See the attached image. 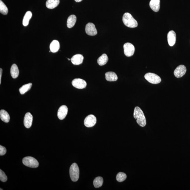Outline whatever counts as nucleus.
<instances>
[{
	"label": "nucleus",
	"mask_w": 190,
	"mask_h": 190,
	"mask_svg": "<svg viewBox=\"0 0 190 190\" xmlns=\"http://www.w3.org/2000/svg\"><path fill=\"white\" fill-rule=\"evenodd\" d=\"M1 190H3V189H2L1 188Z\"/></svg>",
	"instance_id": "33"
},
{
	"label": "nucleus",
	"mask_w": 190,
	"mask_h": 190,
	"mask_svg": "<svg viewBox=\"0 0 190 190\" xmlns=\"http://www.w3.org/2000/svg\"><path fill=\"white\" fill-rule=\"evenodd\" d=\"M134 118L136 119L138 124L140 126L144 127L147 124L146 117L143 112L139 107H135L133 113Z\"/></svg>",
	"instance_id": "1"
},
{
	"label": "nucleus",
	"mask_w": 190,
	"mask_h": 190,
	"mask_svg": "<svg viewBox=\"0 0 190 190\" xmlns=\"http://www.w3.org/2000/svg\"><path fill=\"white\" fill-rule=\"evenodd\" d=\"M6 153V149L5 147L0 146V155L3 156L5 155Z\"/></svg>",
	"instance_id": "29"
},
{
	"label": "nucleus",
	"mask_w": 190,
	"mask_h": 190,
	"mask_svg": "<svg viewBox=\"0 0 190 190\" xmlns=\"http://www.w3.org/2000/svg\"><path fill=\"white\" fill-rule=\"evenodd\" d=\"M0 117L3 122L8 123L10 121V116L7 112L4 109H2L0 111Z\"/></svg>",
	"instance_id": "20"
},
{
	"label": "nucleus",
	"mask_w": 190,
	"mask_h": 190,
	"mask_svg": "<svg viewBox=\"0 0 190 190\" xmlns=\"http://www.w3.org/2000/svg\"><path fill=\"white\" fill-rule=\"evenodd\" d=\"M32 16V13L30 11H28L26 13L23 20V24L24 26H28L29 21Z\"/></svg>",
	"instance_id": "23"
},
{
	"label": "nucleus",
	"mask_w": 190,
	"mask_h": 190,
	"mask_svg": "<svg viewBox=\"0 0 190 190\" xmlns=\"http://www.w3.org/2000/svg\"><path fill=\"white\" fill-rule=\"evenodd\" d=\"M60 0H47L46 3L47 8L50 9H53L59 5Z\"/></svg>",
	"instance_id": "19"
},
{
	"label": "nucleus",
	"mask_w": 190,
	"mask_h": 190,
	"mask_svg": "<svg viewBox=\"0 0 190 190\" xmlns=\"http://www.w3.org/2000/svg\"><path fill=\"white\" fill-rule=\"evenodd\" d=\"M144 78L147 81L152 84H157L161 81V78L155 74L148 73L145 74Z\"/></svg>",
	"instance_id": "5"
},
{
	"label": "nucleus",
	"mask_w": 190,
	"mask_h": 190,
	"mask_svg": "<svg viewBox=\"0 0 190 190\" xmlns=\"http://www.w3.org/2000/svg\"><path fill=\"white\" fill-rule=\"evenodd\" d=\"M68 109L66 105L60 107L57 112V116L60 120H63L66 117L67 114Z\"/></svg>",
	"instance_id": "11"
},
{
	"label": "nucleus",
	"mask_w": 190,
	"mask_h": 190,
	"mask_svg": "<svg viewBox=\"0 0 190 190\" xmlns=\"http://www.w3.org/2000/svg\"><path fill=\"white\" fill-rule=\"evenodd\" d=\"M123 21L125 25L129 28H136L138 25L137 21L128 12L125 13L123 16Z\"/></svg>",
	"instance_id": "2"
},
{
	"label": "nucleus",
	"mask_w": 190,
	"mask_h": 190,
	"mask_svg": "<svg viewBox=\"0 0 190 190\" xmlns=\"http://www.w3.org/2000/svg\"><path fill=\"white\" fill-rule=\"evenodd\" d=\"M77 21V17L75 15H71L68 17L67 21V26L68 28H71L75 25Z\"/></svg>",
	"instance_id": "21"
},
{
	"label": "nucleus",
	"mask_w": 190,
	"mask_h": 190,
	"mask_svg": "<svg viewBox=\"0 0 190 190\" xmlns=\"http://www.w3.org/2000/svg\"><path fill=\"white\" fill-rule=\"evenodd\" d=\"M2 72H3V70H2V69L1 68H0V84H1V78L2 74Z\"/></svg>",
	"instance_id": "30"
},
{
	"label": "nucleus",
	"mask_w": 190,
	"mask_h": 190,
	"mask_svg": "<svg viewBox=\"0 0 190 190\" xmlns=\"http://www.w3.org/2000/svg\"><path fill=\"white\" fill-rule=\"evenodd\" d=\"M68 60H70V59H68Z\"/></svg>",
	"instance_id": "32"
},
{
	"label": "nucleus",
	"mask_w": 190,
	"mask_h": 190,
	"mask_svg": "<svg viewBox=\"0 0 190 190\" xmlns=\"http://www.w3.org/2000/svg\"><path fill=\"white\" fill-rule=\"evenodd\" d=\"M106 79L109 81H115L118 79L117 75L115 72L109 71L105 73Z\"/></svg>",
	"instance_id": "17"
},
{
	"label": "nucleus",
	"mask_w": 190,
	"mask_h": 190,
	"mask_svg": "<svg viewBox=\"0 0 190 190\" xmlns=\"http://www.w3.org/2000/svg\"><path fill=\"white\" fill-rule=\"evenodd\" d=\"M103 179L101 177H98L95 178L93 181V185L96 188L102 186L103 184Z\"/></svg>",
	"instance_id": "25"
},
{
	"label": "nucleus",
	"mask_w": 190,
	"mask_h": 190,
	"mask_svg": "<svg viewBox=\"0 0 190 190\" xmlns=\"http://www.w3.org/2000/svg\"><path fill=\"white\" fill-rule=\"evenodd\" d=\"M79 169L77 164L74 163L70 168V173L71 180L76 182L79 177Z\"/></svg>",
	"instance_id": "3"
},
{
	"label": "nucleus",
	"mask_w": 190,
	"mask_h": 190,
	"mask_svg": "<svg viewBox=\"0 0 190 190\" xmlns=\"http://www.w3.org/2000/svg\"><path fill=\"white\" fill-rule=\"evenodd\" d=\"M72 85L76 88L82 89L86 88L87 83L85 80L78 78L73 80Z\"/></svg>",
	"instance_id": "8"
},
{
	"label": "nucleus",
	"mask_w": 190,
	"mask_h": 190,
	"mask_svg": "<svg viewBox=\"0 0 190 190\" xmlns=\"http://www.w3.org/2000/svg\"><path fill=\"white\" fill-rule=\"evenodd\" d=\"M82 1V0H75V1L77 2H81Z\"/></svg>",
	"instance_id": "31"
},
{
	"label": "nucleus",
	"mask_w": 190,
	"mask_h": 190,
	"mask_svg": "<svg viewBox=\"0 0 190 190\" xmlns=\"http://www.w3.org/2000/svg\"><path fill=\"white\" fill-rule=\"evenodd\" d=\"M187 69L184 65H180L177 67L174 71V75L177 78H180L183 77L186 73Z\"/></svg>",
	"instance_id": "9"
},
{
	"label": "nucleus",
	"mask_w": 190,
	"mask_h": 190,
	"mask_svg": "<svg viewBox=\"0 0 190 190\" xmlns=\"http://www.w3.org/2000/svg\"><path fill=\"white\" fill-rule=\"evenodd\" d=\"M86 32L89 36H95L97 34V31L94 24L89 23L87 24L85 28Z\"/></svg>",
	"instance_id": "10"
},
{
	"label": "nucleus",
	"mask_w": 190,
	"mask_h": 190,
	"mask_svg": "<svg viewBox=\"0 0 190 190\" xmlns=\"http://www.w3.org/2000/svg\"><path fill=\"white\" fill-rule=\"evenodd\" d=\"M149 5L152 10L155 12H157L160 9V0H151Z\"/></svg>",
	"instance_id": "15"
},
{
	"label": "nucleus",
	"mask_w": 190,
	"mask_h": 190,
	"mask_svg": "<svg viewBox=\"0 0 190 190\" xmlns=\"http://www.w3.org/2000/svg\"><path fill=\"white\" fill-rule=\"evenodd\" d=\"M8 178L6 174L1 169L0 170V180L3 182H5L7 180Z\"/></svg>",
	"instance_id": "28"
},
{
	"label": "nucleus",
	"mask_w": 190,
	"mask_h": 190,
	"mask_svg": "<svg viewBox=\"0 0 190 190\" xmlns=\"http://www.w3.org/2000/svg\"><path fill=\"white\" fill-rule=\"evenodd\" d=\"M127 178L126 174L122 172H119L116 176V179L119 182L124 181Z\"/></svg>",
	"instance_id": "27"
},
{
	"label": "nucleus",
	"mask_w": 190,
	"mask_h": 190,
	"mask_svg": "<svg viewBox=\"0 0 190 190\" xmlns=\"http://www.w3.org/2000/svg\"><path fill=\"white\" fill-rule=\"evenodd\" d=\"M32 84L31 83L24 85L19 89V91L21 95H24L26 92L29 91L32 88Z\"/></svg>",
	"instance_id": "24"
},
{
	"label": "nucleus",
	"mask_w": 190,
	"mask_h": 190,
	"mask_svg": "<svg viewBox=\"0 0 190 190\" xmlns=\"http://www.w3.org/2000/svg\"><path fill=\"white\" fill-rule=\"evenodd\" d=\"M0 12L4 15H7L8 12V8L1 0H0Z\"/></svg>",
	"instance_id": "26"
},
{
	"label": "nucleus",
	"mask_w": 190,
	"mask_h": 190,
	"mask_svg": "<svg viewBox=\"0 0 190 190\" xmlns=\"http://www.w3.org/2000/svg\"><path fill=\"white\" fill-rule=\"evenodd\" d=\"M97 122V118L94 115H90L88 116L85 119V126L88 127L94 126Z\"/></svg>",
	"instance_id": "7"
},
{
	"label": "nucleus",
	"mask_w": 190,
	"mask_h": 190,
	"mask_svg": "<svg viewBox=\"0 0 190 190\" xmlns=\"http://www.w3.org/2000/svg\"><path fill=\"white\" fill-rule=\"evenodd\" d=\"M22 162L26 166L36 168L39 166V163L35 158L30 156L24 157L22 160Z\"/></svg>",
	"instance_id": "4"
},
{
	"label": "nucleus",
	"mask_w": 190,
	"mask_h": 190,
	"mask_svg": "<svg viewBox=\"0 0 190 190\" xmlns=\"http://www.w3.org/2000/svg\"><path fill=\"white\" fill-rule=\"evenodd\" d=\"M33 121V117L29 112L27 113L24 117V124L26 128H29L32 126Z\"/></svg>",
	"instance_id": "12"
},
{
	"label": "nucleus",
	"mask_w": 190,
	"mask_h": 190,
	"mask_svg": "<svg viewBox=\"0 0 190 190\" xmlns=\"http://www.w3.org/2000/svg\"><path fill=\"white\" fill-rule=\"evenodd\" d=\"M176 34L173 30H171L168 33L167 40L169 45L173 46L175 44L176 41Z\"/></svg>",
	"instance_id": "13"
},
{
	"label": "nucleus",
	"mask_w": 190,
	"mask_h": 190,
	"mask_svg": "<svg viewBox=\"0 0 190 190\" xmlns=\"http://www.w3.org/2000/svg\"><path fill=\"white\" fill-rule=\"evenodd\" d=\"M108 60L109 58L108 56L105 54H104L101 57L98 58L97 60V62L99 65L102 66L106 64L108 61Z\"/></svg>",
	"instance_id": "22"
},
{
	"label": "nucleus",
	"mask_w": 190,
	"mask_h": 190,
	"mask_svg": "<svg viewBox=\"0 0 190 190\" xmlns=\"http://www.w3.org/2000/svg\"><path fill=\"white\" fill-rule=\"evenodd\" d=\"M123 47L124 54L126 57H131L133 55L135 51V48L132 44L126 43Z\"/></svg>",
	"instance_id": "6"
},
{
	"label": "nucleus",
	"mask_w": 190,
	"mask_h": 190,
	"mask_svg": "<svg viewBox=\"0 0 190 190\" xmlns=\"http://www.w3.org/2000/svg\"><path fill=\"white\" fill-rule=\"evenodd\" d=\"M10 73L13 79H16L18 77L19 74V71L16 64H13L11 67Z\"/></svg>",
	"instance_id": "18"
},
{
	"label": "nucleus",
	"mask_w": 190,
	"mask_h": 190,
	"mask_svg": "<svg viewBox=\"0 0 190 190\" xmlns=\"http://www.w3.org/2000/svg\"><path fill=\"white\" fill-rule=\"evenodd\" d=\"M60 48L59 42L57 40H53L51 42L50 46V49L51 52L53 53H56L59 51Z\"/></svg>",
	"instance_id": "16"
},
{
	"label": "nucleus",
	"mask_w": 190,
	"mask_h": 190,
	"mask_svg": "<svg viewBox=\"0 0 190 190\" xmlns=\"http://www.w3.org/2000/svg\"><path fill=\"white\" fill-rule=\"evenodd\" d=\"M84 59V57L82 55L78 54L74 55L71 60L73 64L77 65L81 64L83 61Z\"/></svg>",
	"instance_id": "14"
}]
</instances>
